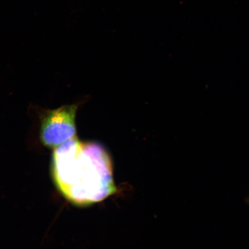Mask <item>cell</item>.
Here are the masks:
<instances>
[{"instance_id":"3","label":"cell","mask_w":249,"mask_h":249,"mask_svg":"<svg viewBox=\"0 0 249 249\" xmlns=\"http://www.w3.org/2000/svg\"><path fill=\"white\" fill-rule=\"evenodd\" d=\"M245 202L246 203L249 204V197L245 199Z\"/></svg>"},{"instance_id":"2","label":"cell","mask_w":249,"mask_h":249,"mask_svg":"<svg viewBox=\"0 0 249 249\" xmlns=\"http://www.w3.org/2000/svg\"><path fill=\"white\" fill-rule=\"evenodd\" d=\"M78 105H65L45 111L40 127V139L48 148H55L76 137Z\"/></svg>"},{"instance_id":"1","label":"cell","mask_w":249,"mask_h":249,"mask_svg":"<svg viewBox=\"0 0 249 249\" xmlns=\"http://www.w3.org/2000/svg\"><path fill=\"white\" fill-rule=\"evenodd\" d=\"M110 155L95 142L74 137L54 148L52 173L55 184L68 201L77 206L101 202L115 194Z\"/></svg>"}]
</instances>
